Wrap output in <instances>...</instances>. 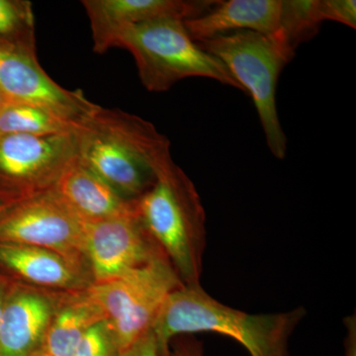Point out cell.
I'll list each match as a JSON object with an SVG mask.
<instances>
[{"label":"cell","mask_w":356,"mask_h":356,"mask_svg":"<svg viewBox=\"0 0 356 356\" xmlns=\"http://www.w3.org/2000/svg\"><path fill=\"white\" fill-rule=\"evenodd\" d=\"M76 138L79 161L128 200L146 193L172 159L165 136L120 109L100 106L79 124Z\"/></svg>","instance_id":"1"},{"label":"cell","mask_w":356,"mask_h":356,"mask_svg":"<svg viewBox=\"0 0 356 356\" xmlns=\"http://www.w3.org/2000/svg\"><path fill=\"white\" fill-rule=\"evenodd\" d=\"M304 316L303 308L250 315L220 303L201 285H184L163 302L152 331L158 341L159 356L165 355L175 337L201 332L231 337L245 346L250 356H289V337Z\"/></svg>","instance_id":"2"},{"label":"cell","mask_w":356,"mask_h":356,"mask_svg":"<svg viewBox=\"0 0 356 356\" xmlns=\"http://www.w3.org/2000/svg\"><path fill=\"white\" fill-rule=\"evenodd\" d=\"M143 227L175 267L185 286H200L206 245L205 211L195 186L170 161L153 186L134 200Z\"/></svg>","instance_id":"3"},{"label":"cell","mask_w":356,"mask_h":356,"mask_svg":"<svg viewBox=\"0 0 356 356\" xmlns=\"http://www.w3.org/2000/svg\"><path fill=\"white\" fill-rule=\"evenodd\" d=\"M201 49L221 60L243 90L254 100L267 146L275 158H285L287 138L276 108V86L295 51L277 32L266 35L238 31L196 42Z\"/></svg>","instance_id":"4"},{"label":"cell","mask_w":356,"mask_h":356,"mask_svg":"<svg viewBox=\"0 0 356 356\" xmlns=\"http://www.w3.org/2000/svg\"><path fill=\"white\" fill-rule=\"evenodd\" d=\"M116 47L132 54L143 86L163 92L187 77H207L243 90L226 65L191 39L184 21L163 19L126 27Z\"/></svg>","instance_id":"5"},{"label":"cell","mask_w":356,"mask_h":356,"mask_svg":"<svg viewBox=\"0 0 356 356\" xmlns=\"http://www.w3.org/2000/svg\"><path fill=\"white\" fill-rule=\"evenodd\" d=\"M165 255L145 266L89 286L86 297L102 311L119 351L151 331L163 302L184 286Z\"/></svg>","instance_id":"6"},{"label":"cell","mask_w":356,"mask_h":356,"mask_svg":"<svg viewBox=\"0 0 356 356\" xmlns=\"http://www.w3.org/2000/svg\"><path fill=\"white\" fill-rule=\"evenodd\" d=\"M76 156V131L55 136L0 135V195L19 201L53 188Z\"/></svg>","instance_id":"7"},{"label":"cell","mask_w":356,"mask_h":356,"mask_svg":"<svg viewBox=\"0 0 356 356\" xmlns=\"http://www.w3.org/2000/svg\"><path fill=\"white\" fill-rule=\"evenodd\" d=\"M83 220L51 188L17 201L0 216V243L47 248L76 264L83 254Z\"/></svg>","instance_id":"8"},{"label":"cell","mask_w":356,"mask_h":356,"mask_svg":"<svg viewBox=\"0 0 356 356\" xmlns=\"http://www.w3.org/2000/svg\"><path fill=\"white\" fill-rule=\"evenodd\" d=\"M0 89L7 102L36 105L79 126L99 108L81 90L62 88L40 65L36 51L0 43Z\"/></svg>","instance_id":"9"},{"label":"cell","mask_w":356,"mask_h":356,"mask_svg":"<svg viewBox=\"0 0 356 356\" xmlns=\"http://www.w3.org/2000/svg\"><path fill=\"white\" fill-rule=\"evenodd\" d=\"M83 254L95 283L105 282L165 255L143 227L137 213L84 222Z\"/></svg>","instance_id":"10"},{"label":"cell","mask_w":356,"mask_h":356,"mask_svg":"<svg viewBox=\"0 0 356 356\" xmlns=\"http://www.w3.org/2000/svg\"><path fill=\"white\" fill-rule=\"evenodd\" d=\"M212 0H83L92 32L93 50L103 54L116 48L117 39L128 26L163 19L186 21L209 11Z\"/></svg>","instance_id":"11"},{"label":"cell","mask_w":356,"mask_h":356,"mask_svg":"<svg viewBox=\"0 0 356 356\" xmlns=\"http://www.w3.org/2000/svg\"><path fill=\"white\" fill-rule=\"evenodd\" d=\"M53 189L83 222L113 219L134 210V200L123 197L77 156L65 168Z\"/></svg>","instance_id":"12"},{"label":"cell","mask_w":356,"mask_h":356,"mask_svg":"<svg viewBox=\"0 0 356 356\" xmlns=\"http://www.w3.org/2000/svg\"><path fill=\"white\" fill-rule=\"evenodd\" d=\"M281 7L282 0L218 1L203 15L184 21L185 29L195 42L238 31L270 35L280 28Z\"/></svg>","instance_id":"13"},{"label":"cell","mask_w":356,"mask_h":356,"mask_svg":"<svg viewBox=\"0 0 356 356\" xmlns=\"http://www.w3.org/2000/svg\"><path fill=\"white\" fill-rule=\"evenodd\" d=\"M53 316L50 301L36 293L8 300L0 320V356H31L40 350Z\"/></svg>","instance_id":"14"},{"label":"cell","mask_w":356,"mask_h":356,"mask_svg":"<svg viewBox=\"0 0 356 356\" xmlns=\"http://www.w3.org/2000/svg\"><path fill=\"white\" fill-rule=\"evenodd\" d=\"M0 262L35 284L58 288L83 284L76 264L47 248L0 243Z\"/></svg>","instance_id":"15"},{"label":"cell","mask_w":356,"mask_h":356,"mask_svg":"<svg viewBox=\"0 0 356 356\" xmlns=\"http://www.w3.org/2000/svg\"><path fill=\"white\" fill-rule=\"evenodd\" d=\"M104 320L102 311L88 297L54 313L43 343L55 356H72L89 327Z\"/></svg>","instance_id":"16"},{"label":"cell","mask_w":356,"mask_h":356,"mask_svg":"<svg viewBox=\"0 0 356 356\" xmlns=\"http://www.w3.org/2000/svg\"><path fill=\"white\" fill-rule=\"evenodd\" d=\"M79 126L43 107L7 102L0 112V135L55 136L74 133Z\"/></svg>","instance_id":"17"},{"label":"cell","mask_w":356,"mask_h":356,"mask_svg":"<svg viewBox=\"0 0 356 356\" xmlns=\"http://www.w3.org/2000/svg\"><path fill=\"white\" fill-rule=\"evenodd\" d=\"M323 22L320 0H282L280 28L276 32L296 51L300 44L320 31Z\"/></svg>","instance_id":"18"},{"label":"cell","mask_w":356,"mask_h":356,"mask_svg":"<svg viewBox=\"0 0 356 356\" xmlns=\"http://www.w3.org/2000/svg\"><path fill=\"white\" fill-rule=\"evenodd\" d=\"M0 43L36 51L33 4L28 0H0Z\"/></svg>","instance_id":"19"},{"label":"cell","mask_w":356,"mask_h":356,"mask_svg":"<svg viewBox=\"0 0 356 356\" xmlns=\"http://www.w3.org/2000/svg\"><path fill=\"white\" fill-rule=\"evenodd\" d=\"M119 353L108 324L102 320L89 327L72 356H118Z\"/></svg>","instance_id":"20"},{"label":"cell","mask_w":356,"mask_h":356,"mask_svg":"<svg viewBox=\"0 0 356 356\" xmlns=\"http://www.w3.org/2000/svg\"><path fill=\"white\" fill-rule=\"evenodd\" d=\"M320 10L324 21H334L355 29V0H320Z\"/></svg>","instance_id":"21"},{"label":"cell","mask_w":356,"mask_h":356,"mask_svg":"<svg viewBox=\"0 0 356 356\" xmlns=\"http://www.w3.org/2000/svg\"><path fill=\"white\" fill-rule=\"evenodd\" d=\"M118 356H159V346L153 331H149Z\"/></svg>","instance_id":"22"},{"label":"cell","mask_w":356,"mask_h":356,"mask_svg":"<svg viewBox=\"0 0 356 356\" xmlns=\"http://www.w3.org/2000/svg\"><path fill=\"white\" fill-rule=\"evenodd\" d=\"M163 356H203L202 343L194 339H184L173 346L172 350L168 348Z\"/></svg>","instance_id":"23"},{"label":"cell","mask_w":356,"mask_h":356,"mask_svg":"<svg viewBox=\"0 0 356 356\" xmlns=\"http://www.w3.org/2000/svg\"><path fill=\"white\" fill-rule=\"evenodd\" d=\"M15 202L17 201L11 200V199L0 195V216Z\"/></svg>","instance_id":"24"},{"label":"cell","mask_w":356,"mask_h":356,"mask_svg":"<svg viewBox=\"0 0 356 356\" xmlns=\"http://www.w3.org/2000/svg\"><path fill=\"white\" fill-rule=\"evenodd\" d=\"M31 356H55V355H51L50 353H48V351L44 350L43 346H42V348H40V350L35 351V353H33V355Z\"/></svg>","instance_id":"25"},{"label":"cell","mask_w":356,"mask_h":356,"mask_svg":"<svg viewBox=\"0 0 356 356\" xmlns=\"http://www.w3.org/2000/svg\"><path fill=\"white\" fill-rule=\"evenodd\" d=\"M7 99L6 95L2 92L1 89H0V112L2 111V109L4 108V106L7 104Z\"/></svg>","instance_id":"26"},{"label":"cell","mask_w":356,"mask_h":356,"mask_svg":"<svg viewBox=\"0 0 356 356\" xmlns=\"http://www.w3.org/2000/svg\"><path fill=\"white\" fill-rule=\"evenodd\" d=\"M4 302L3 299H2L1 291H0V320H1L2 311H3Z\"/></svg>","instance_id":"27"}]
</instances>
